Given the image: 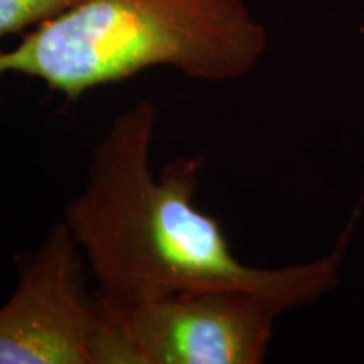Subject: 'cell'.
I'll return each mask as SVG.
<instances>
[{
    "instance_id": "obj_1",
    "label": "cell",
    "mask_w": 364,
    "mask_h": 364,
    "mask_svg": "<svg viewBox=\"0 0 364 364\" xmlns=\"http://www.w3.org/2000/svg\"><path fill=\"white\" fill-rule=\"evenodd\" d=\"M157 113L156 103L142 100L113 118L93 150L83 191L63 216L105 306L122 311L167 295L230 289L275 299L290 311L339 285L361 204L324 257L279 268L248 265L221 223L194 204L203 157H176L154 177Z\"/></svg>"
},
{
    "instance_id": "obj_2",
    "label": "cell",
    "mask_w": 364,
    "mask_h": 364,
    "mask_svg": "<svg viewBox=\"0 0 364 364\" xmlns=\"http://www.w3.org/2000/svg\"><path fill=\"white\" fill-rule=\"evenodd\" d=\"M267 51V27L245 0H78L0 51V76L39 80L76 102L152 68L235 81Z\"/></svg>"
},
{
    "instance_id": "obj_3",
    "label": "cell",
    "mask_w": 364,
    "mask_h": 364,
    "mask_svg": "<svg viewBox=\"0 0 364 364\" xmlns=\"http://www.w3.org/2000/svg\"><path fill=\"white\" fill-rule=\"evenodd\" d=\"M17 270L0 307V364H115L110 318L86 290L88 267L65 221L17 258Z\"/></svg>"
},
{
    "instance_id": "obj_4",
    "label": "cell",
    "mask_w": 364,
    "mask_h": 364,
    "mask_svg": "<svg viewBox=\"0 0 364 364\" xmlns=\"http://www.w3.org/2000/svg\"><path fill=\"white\" fill-rule=\"evenodd\" d=\"M105 309L115 338V364H260L275 321L289 311L275 299L230 289Z\"/></svg>"
},
{
    "instance_id": "obj_5",
    "label": "cell",
    "mask_w": 364,
    "mask_h": 364,
    "mask_svg": "<svg viewBox=\"0 0 364 364\" xmlns=\"http://www.w3.org/2000/svg\"><path fill=\"white\" fill-rule=\"evenodd\" d=\"M76 2L78 0H0V39L24 34Z\"/></svg>"
}]
</instances>
